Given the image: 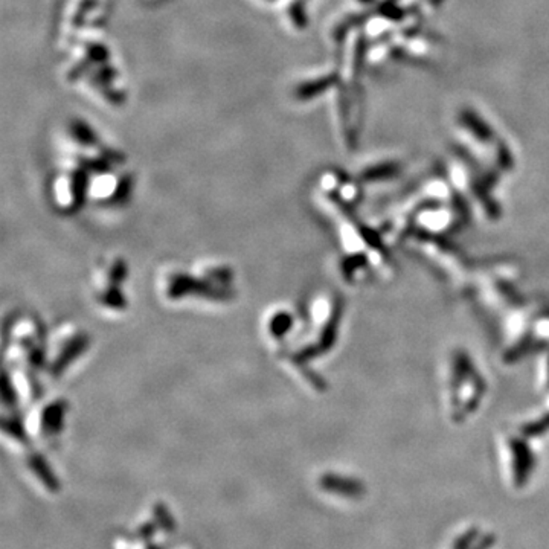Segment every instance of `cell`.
I'll return each instance as SVG.
<instances>
[{
  "mask_svg": "<svg viewBox=\"0 0 549 549\" xmlns=\"http://www.w3.org/2000/svg\"><path fill=\"white\" fill-rule=\"evenodd\" d=\"M28 464H29L31 470L34 471V475L38 479H40L42 484L46 487V489H48L49 491H53V493L58 491L60 484L57 481V478H56V475L52 473V470L49 468L48 462H46L40 455L35 453V455L31 456Z\"/></svg>",
  "mask_w": 549,
  "mask_h": 549,
  "instance_id": "cell-3",
  "label": "cell"
},
{
  "mask_svg": "<svg viewBox=\"0 0 549 549\" xmlns=\"http://www.w3.org/2000/svg\"><path fill=\"white\" fill-rule=\"evenodd\" d=\"M289 322H290V316L285 312L278 310V312L272 313V316H270V318L267 319V323H266L269 336L275 340L282 339L285 331H287L285 328H287Z\"/></svg>",
  "mask_w": 549,
  "mask_h": 549,
  "instance_id": "cell-4",
  "label": "cell"
},
{
  "mask_svg": "<svg viewBox=\"0 0 549 549\" xmlns=\"http://www.w3.org/2000/svg\"><path fill=\"white\" fill-rule=\"evenodd\" d=\"M154 516H156V519H158V522L160 525V528L164 530V531L171 532V531L176 530V527H174L176 523H174L173 516L168 513V509H167L165 505L158 504L156 507H154Z\"/></svg>",
  "mask_w": 549,
  "mask_h": 549,
  "instance_id": "cell-5",
  "label": "cell"
},
{
  "mask_svg": "<svg viewBox=\"0 0 549 549\" xmlns=\"http://www.w3.org/2000/svg\"><path fill=\"white\" fill-rule=\"evenodd\" d=\"M66 414V403L63 400H56L38 407L29 420V428L35 429L43 437L58 435L63 430Z\"/></svg>",
  "mask_w": 549,
  "mask_h": 549,
  "instance_id": "cell-2",
  "label": "cell"
},
{
  "mask_svg": "<svg viewBox=\"0 0 549 549\" xmlns=\"http://www.w3.org/2000/svg\"><path fill=\"white\" fill-rule=\"evenodd\" d=\"M87 346V337L83 335L78 330H67L60 331L53 339L52 344V353L53 355L51 360H48V365L53 373H60L66 368V365L71 360H75L84 348Z\"/></svg>",
  "mask_w": 549,
  "mask_h": 549,
  "instance_id": "cell-1",
  "label": "cell"
}]
</instances>
